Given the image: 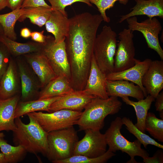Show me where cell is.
<instances>
[{
    "mask_svg": "<svg viewBox=\"0 0 163 163\" xmlns=\"http://www.w3.org/2000/svg\"><path fill=\"white\" fill-rule=\"evenodd\" d=\"M89 1L91 4H94L97 7L103 19V21L107 23H109L110 21V19L106 14V11L113 7L117 2L118 1L120 3L125 5L127 3L129 0H89Z\"/></svg>",
    "mask_w": 163,
    "mask_h": 163,
    "instance_id": "obj_33",
    "label": "cell"
},
{
    "mask_svg": "<svg viewBox=\"0 0 163 163\" xmlns=\"http://www.w3.org/2000/svg\"><path fill=\"white\" fill-rule=\"evenodd\" d=\"M45 25L46 31L53 35L55 43H58L65 41L69 27L68 16H64L59 11L52 9Z\"/></svg>",
    "mask_w": 163,
    "mask_h": 163,
    "instance_id": "obj_21",
    "label": "cell"
},
{
    "mask_svg": "<svg viewBox=\"0 0 163 163\" xmlns=\"http://www.w3.org/2000/svg\"><path fill=\"white\" fill-rule=\"evenodd\" d=\"M15 60L21 83L20 101H27L38 99L42 88L40 82L24 58L18 56Z\"/></svg>",
    "mask_w": 163,
    "mask_h": 163,
    "instance_id": "obj_11",
    "label": "cell"
},
{
    "mask_svg": "<svg viewBox=\"0 0 163 163\" xmlns=\"http://www.w3.org/2000/svg\"><path fill=\"white\" fill-rule=\"evenodd\" d=\"M69 20L65 42L71 70L77 73L87 72L91 68L97 32L103 19L100 14L85 12Z\"/></svg>",
    "mask_w": 163,
    "mask_h": 163,
    "instance_id": "obj_1",
    "label": "cell"
},
{
    "mask_svg": "<svg viewBox=\"0 0 163 163\" xmlns=\"http://www.w3.org/2000/svg\"><path fill=\"white\" fill-rule=\"evenodd\" d=\"M40 7H51V6L47 4L45 0H24L21 8H27Z\"/></svg>",
    "mask_w": 163,
    "mask_h": 163,
    "instance_id": "obj_36",
    "label": "cell"
},
{
    "mask_svg": "<svg viewBox=\"0 0 163 163\" xmlns=\"http://www.w3.org/2000/svg\"><path fill=\"white\" fill-rule=\"evenodd\" d=\"M95 97L85 93L83 90L75 91L61 96L50 105L48 113L66 109L82 111L86 105Z\"/></svg>",
    "mask_w": 163,
    "mask_h": 163,
    "instance_id": "obj_14",
    "label": "cell"
},
{
    "mask_svg": "<svg viewBox=\"0 0 163 163\" xmlns=\"http://www.w3.org/2000/svg\"><path fill=\"white\" fill-rule=\"evenodd\" d=\"M0 149L4 154L7 163H17L25 158L27 152L21 145L12 146L4 138H0Z\"/></svg>",
    "mask_w": 163,
    "mask_h": 163,
    "instance_id": "obj_28",
    "label": "cell"
},
{
    "mask_svg": "<svg viewBox=\"0 0 163 163\" xmlns=\"http://www.w3.org/2000/svg\"><path fill=\"white\" fill-rule=\"evenodd\" d=\"M142 83L147 94L155 98L163 88V60L152 61L142 78Z\"/></svg>",
    "mask_w": 163,
    "mask_h": 163,
    "instance_id": "obj_18",
    "label": "cell"
},
{
    "mask_svg": "<svg viewBox=\"0 0 163 163\" xmlns=\"http://www.w3.org/2000/svg\"><path fill=\"white\" fill-rule=\"evenodd\" d=\"M30 8H18L10 12L0 14V24L5 36L14 41L17 39L14 31L16 22L22 15L29 12Z\"/></svg>",
    "mask_w": 163,
    "mask_h": 163,
    "instance_id": "obj_27",
    "label": "cell"
},
{
    "mask_svg": "<svg viewBox=\"0 0 163 163\" xmlns=\"http://www.w3.org/2000/svg\"><path fill=\"white\" fill-rule=\"evenodd\" d=\"M49 1L51 4V6L53 10L60 11L63 15L68 16L65 11L66 7L71 5L74 3L79 2L85 3L89 6L91 7L92 4L89 0H46Z\"/></svg>",
    "mask_w": 163,
    "mask_h": 163,
    "instance_id": "obj_34",
    "label": "cell"
},
{
    "mask_svg": "<svg viewBox=\"0 0 163 163\" xmlns=\"http://www.w3.org/2000/svg\"><path fill=\"white\" fill-rule=\"evenodd\" d=\"M73 91L68 79L63 76H56L41 89L38 99L62 96Z\"/></svg>",
    "mask_w": 163,
    "mask_h": 163,
    "instance_id": "obj_23",
    "label": "cell"
},
{
    "mask_svg": "<svg viewBox=\"0 0 163 163\" xmlns=\"http://www.w3.org/2000/svg\"><path fill=\"white\" fill-rule=\"evenodd\" d=\"M0 163H7L4 154L0 152Z\"/></svg>",
    "mask_w": 163,
    "mask_h": 163,
    "instance_id": "obj_43",
    "label": "cell"
},
{
    "mask_svg": "<svg viewBox=\"0 0 163 163\" xmlns=\"http://www.w3.org/2000/svg\"><path fill=\"white\" fill-rule=\"evenodd\" d=\"M8 6V0H0V11L4 9Z\"/></svg>",
    "mask_w": 163,
    "mask_h": 163,
    "instance_id": "obj_42",
    "label": "cell"
},
{
    "mask_svg": "<svg viewBox=\"0 0 163 163\" xmlns=\"http://www.w3.org/2000/svg\"><path fill=\"white\" fill-rule=\"evenodd\" d=\"M21 94L10 98H0V132L14 131L16 128L14 114Z\"/></svg>",
    "mask_w": 163,
    "mask_h": 163,
    "instance_id": "obj_22",
    "label": "cell"
},
{
    "mask_svg": "<svg viewBox=\"0 0 163 163\" xmlns=\"http://www.w3.org/2000/svg\"><path fill=\"white\" fill-rule=\"evenodd\" d=\"M31 32L27 28L24 27L21 29L20 35L23 38L27 39L30 37Z\"/></svg>",
    "mask_w": 163,
    "mask_h": 163,
    "instance_id": "obj_41",
    "label": "cell"
},
{
    "mask_svg": "<svg viewBox=\"0 0 163 163\" xmlns=\"http://www.w3.org/2000/svg\"><path fill=\"white\" fill-rule=\"evenodd\" d=\"M27 115L29 122L25 124L20 117L15 119L16 129L13 131V142L15 145H21L27 152L46 157L48 152V133L30 113Z\"/></svg>",
    "mask_w": 163,
    "mask_h": 163,
    "instance_id": "obj_2",
    "label": "cell"
},
{
    "mask_svg": "<svg viewBox=\"0 0 163 163\" xmlns=\"http://www.w3.org/2000/svg\"><path fill=\"white\" fill-rule=\"evenodd\" d=\"M143 161L145 163H163V150L158 149L152 157L149 156L143 158Z\"/></svg>",
    "mask_w": 163,
    "mask_h": 163,
    "instance_id": "obj_37",
    "label": "cell"
},
{
    "mask_svg": "<svg viewBox=\"0 0 163 163\" xmlns=\"http://www.w3.org/2000/svg\"><path fill=\"white\" fill-rule=\"evenodd\" d=\"M24 0H8L7 7L12 11L20 8Z\"/></svg>",
    "mask_w": 163,
    "mask_h": 163,
    "instance_id": "obj_40",
    "label": "cell"
},
{
    "mask_svg": "<svg viewBox=\"0 0 163 163\" xmlns=\"http://www.w3.org/2000/svg\"><path fill=\"white\" fill-rule=\"evenodd\" d=\"M41 52L47 59L56 76H64L70 82L71 69L65 41L57 43L54 37L47 36Z\"/></svg>",
    "mask_w": 163,
    "mask_h": 163,
    "instance_id": "obj_8",
    "label": "cell"
},
{
    "mask_svg": "<svg viewBox=\"0 0 163 163\" xmlns=\"http://www.w3.org/2000/svg\"><path fill=\"white\" fill-rule=\"evenodd\" d=\"M5 136V134L2 133H0V138H4Z\"/></svg>",
    "mask_w": 163,
    "mask_h": 163,
    "instance_id": "obj_45",
    "label": "cell"
},
{
    "mask_svg": "<svg viewBox=\"0 0 163 163\" xmlns=\"http://www.w3.org/2000/svg\"><path fill=\"white\" fill-rule=\"evenodd\" d=\"M3 34V32L2 28L0 24V36L1 35Z\"/></svg>",
    "mask_w": 163,
    "mask_h": 163,
    "instance_id": "obj_44",
    "label": "cell"
},
{
    "mask_svg": "<svg viewBox=\"0 0 163 163\" xmlns=\"http://www.w3.org/2000/svg\"><path fill=\"white\" fill-rule=\"evenodd\" d=\"M11 55L5 46L0 43V80L8 67Z\"/></svg>",
    "mask_w": 163,
    "mask_h": 163,
    "instance_id": "obj_35",
    "label": "cell"
},
{
    "mask_svg": "<svg viewBox=\"0 0 163 163\" xmlns=\"http://www.w3.org/2000/svg\"><path fill=\"white\" fill-rule=\"evenodd\" d=\"M83 138L78 140L74 148V155H82L96 158L107 151V144L104 134L100 130L87 129L85 130Z\"/></svg>",
    "mask_w": 163,
    "mask_h": 163,
    "instance_id": "obj_12",
    "label": "cell"
},
{
    "mask_svg": "<svg viewBox=\"0 0 163 163\" xmlns=\"http://www.w3.org/2000/svg\"><path fill=\"white\" fill-rule=\"evenodd\" d=\"M121 98L126 104L133 107L137 121L135 125L141 131L145 133L146 117L148 111L150 109L152 103L155 101V98L149 94L148 95L145 99H141L138 101L131 100L128 97H123Z\"/></svg>",
    "mask_w": 163,
    "mask_h": 163,
    "instance_id": "obj_25",
    "label": "cell"
},
{
    "mask_svg": "<svg viewBox=\"0 0 163 163\" xmlns=\"http://www.w3.org/2000/svg\"><path fill=\"white\" fill-rule=\"evenodd\" d=\"M21 83L15 60L11 57L8 67L0 80V98L6 99L21 94Z\"/></svg>",
    "mask_w": 163,
    "mask_h": 163,
    "instance_id": "obj_15",
    "label": "cell"
},
{
    "mask_svg": "<svg viewBox=\"0 0 163 163\" xmlns=\"http://www.w3.org/2000/svg\"><path fill=\"white\" fill-rule=\"evenodd\" d=\"M117 37L116 33L110 26L105 25L94 41V56L99 68L106 75L113 71Z\"/></svg>",
    "mask_w": 163,
    "mask_h": 163,
    "instance_id": "obj_5",
    "label": "cell"
},
{
    "mask_svg": "<svg viewBox=\"0 0 163 163\" xmlns=\"http://www.w3.org/2000/svg\"><path fill=\"white\" fill-rule=\"evenodd\" d=\"M48 152L46 157L52 163L74 155L75 146L78 140L73 126L48 133Z\"/></svg>",
    "mask_w": 163,
    "mask_h": 163,
    "instance_id": "obj_6",
    "label": "cell"
},
{
    "mask_svg": "<svg viewBox=\"0 0 163 163\" xmlns=\"http://www.w3.org/2000/svg\"><path fill=\"white\" fill-rule=\"evenodd\" d=\"M122 105L117 97L110 96L106 99L93 98L85 106L76 123L79 130L100 131L104 126L105 117L118 113Z\"/></svg>",
    "mask_w": 163,
    "mask_h": 163,
    "instance_id": "obj_3",
    "label": "cell"
},
{
    "mask_svg": "<svg viewBox=\"0 0 163 163\" xmlns=\"http://www.w3.org/2000/svg\"><path fill=\"white\" fill-rule=\"evenodd\" d=\"M61 96L27 101H19L16 108L15 119L34 112L46 111L48 112L51 104Z\"/></svg>",
    "mask_w": 163,
    "mask_h": 163,
    "instance_id": "obj_26",
    "label": "cell"
},
{
    "mask_svg": "<svg viewBox=\"0 0 163 163\" xmlns=\"http://www.w3.org/2000/svg\"><path fill=\"white\" fill-rule=\"evenodd\" d=\"M0 43L5 46L11 55L17 57L40 52L43 46V43L35 41L24 43L18 42L7 37L3 34L0 36Z\"/></svg>",
    "mask_w": 163,
    "mask_h": 163,
    "instance_id": "obj_24",
    "label": "cell"
},
{
    "mask_svg": "<svg viewBox=\"0 0 163 163\" xmlns=\"http://www.w3.org/2000/svg\"><path fill=\"white\" fill-rule=\"evenodd\" d=\"M122 120L127 130L136 138L145 148H146L148 145H151L163 149V145L138 129L129 118L124 117L122 118Z\"/></svg>",
    "mask_w": 163,
    "mask_h": 163,
    "instance_id": "obj_31",
    "label": "cell"
},
{
    "mask_svg": "<svg viewBox=\"0 0 163 163\" xmlns=\"http://www.w3.org/2000/svg\"><path fill=\"white\" fill-rule=\"evenodd\" d=\"M145 131L154 138L163 142V120L157 118L152 112L147 113L145 123Z\"/></svg>",
    "mask_w": 163,
    "mask_h": 163,
    "instance_id": "obj_30",
    "label": "cell"
},
{
    "mask_svg": "<svg viewBox=\"0 0 163 163\" xmlns=\"http://www.w3.org/2000/svg\"><path fill=\"white\" fill-rule=\"evenodd\" d=\"M30 8L29 11L21 16L18 20L22 21L28 18L31 23L39 27L45 25L52 10L51 7H40Z\"/></svg>",
    "mask_w": 163,
    "mask_h": 163,
    "instance_id": "obj_29",
    "label": "cell"
},
{
    "mask_svg": "<svg viewBox=\"0 0 163 163\" xmlns=\"http://www.w3.org/2000/svg\"><path fill=\"white\" fill-rule=\"evenodd\" d=\"M152 61L150 59L143 61L135 59V64L133 66L121 71L111 72L106 75V79L109 81L123 80L132 82L141 88L146 97L148 94L142 84V79Z\"/></svg>",
    "mask_w": 163,
    "mask_h": 163,
    "instance_id": "obj_13",
    "label": "cell"
},
{
    "mask_svg": "<svg viewBox=\"0 0 163 163\" xmlns=\"http://www.w3.org/2000/svg\"><path fill=\"white\" fill-rule=\"evenodd\" d=\"M106 88L109 97H130L138 101L144 99L145 97L143 92L139 86L135 85L134 83L127 80H107Z\"/></svg>",
    "mask_w": 163,
    "mask_h": 163,
    "instance_id": "obj_20",
    "label": "cell"
},
{
    "mask_svg": "<svg viewBox=\"0 0 163 163\" xmlns=\"http://www.w3.org/2000/svg\"><path fill=\"white\" fill-rule=\"evenodd\" d=\"M116 155L109 150L102 155L92 158L82 155H73L63 160L57 161L53 163H104Z\"/></svg>",
    "mask_w": 163,
    "mask_h": 163,
    "instance_id": "obj_32",
    "label": "cell"
},
{
    "mask_svg": "<svg viewBox=\"0 0 163 163\" xmlns=\"http://www.w3.org/2000/svg\"><path fill=\"white\" fill-rule=\"evenodd\" d=\"M155 99L156 110L159 112L161 119L163 120V91L159 93Z\"/></svg>",
    "mask_w": 163,
    "mask_h": 163,
    "instance_id": "obj_38",
    "label": "cell"
},
{
    "mask_svg": "<svg viewBox=\"0 0 163 163\" xmlns=\"http://www.w3.org/2000/svg\"><path fill=\"white\" fill-rule=\"evenodd\" d=\"M136 5L130 11L120 16L119 23H121L129 18L139 15H145L151 18L158 17L163 18V0H135Z\"/></svg>",
    "mask_w": 163,
    "mask_h": 163,
    "instance_id": "obj_19",
    "label": "cell"
},
{
    "mask_svg": "<svg viewBox=\"0 0 163 163\" xmlns=\"http://www.w3.org/2000/svg\"><path fill=\"white\" fill-rule=\"evenodd\" d=\"M106 75L99 68L94 55L90 70L83 91L86 94L103 99L108 96L106 88Z\"/></svg>",
    "mask_w": 163,
    "mask_h": 163,
    "instance_id": "obj_17",
    "label": "cell"
},
{
    "mask_svg": "<svg viewBox=\"0 0 163 163\" xmlns=\"http://www.w3.org/2000/svg\"><path fill=\"white\" fill-rule=\"evenodd\" d=\"M23 56L38 77L42 88L56 77L47 59L41 51Z\"/></svg>",
    "mask_w": 163,
    "mask_h": 163,
    "instance_id": "obj_16",
    "label": "cell"
},
{
    "mask_svg": "<svg viewBox=\"0 0 163 163\" xmlns=\"http://www.w3.org/2000/svg\"><path fill=\"white\" fill-rule=\"evenodd\" d=\"M44 30L41 32L34 31L32 32L30 37L31 39L36 42L41 43H44L46 40V36L43 34Z\"/></svg>",
    "mask_w": 163,
    "mask_h": 163,
    "instance_id": "obj_39",
    "label": "cell"
},
{
    "mask_svg": "<svg viewBox=\"0 0 163 163\" xmlns=\"http://www.w3.org/2000/svg\"><path fill=\"white\" fill-rule=\"evenodd\" d=\"M133 31L124 29L118 34V43L114 59L113 72H119L133 66L135 64V49Z\"/></svg>",
    "mask_w": 163,
    "mask_h": 163,
    "instance_id": "obj_10",
    "label": "cell"
},
{
    "mask_svg": "<svg viewBox=\"0 0 163 163\" xmlns=\"http://www.w3.org/2000/svg\"><path fill=\"white\" fill-rule=\"evenodd\" d=\"M82 111L62 109L50 113L41 111L30 113L47 133L73 126L79 118Z\"/></svg>",
    "mask_w": 163,
    "mask_h": 163,
    "instance_id": "obj_7",
    "label": "cell"
},
{
    "mask_svg": "<svg viewBox=\"0 0 163 163\" xmlns=\"http://www.w3.org/2000/svg\"><path fill=\"white\" fill-rule=\"evenodd\" d=\"M123 125L122 118L117 117L111 123L110 125L104 133L109 150L113 153L120 150L129 155L130 159L126 163H137L134 158L139 156L143 159L149 156L148 152L141 148L142 144L137 139L133 142L129 141L121 134V129Z\"/></svg>",
    "mask_w": 163,
    "mask_h": 163,
    "instance_id": "obj_4",
    "label": "cell"
},
{
    "mask_svg": "<svg viewBox=\"0 0 163 163\" xmlns=\"http://www.w3.org/2000/svg\"><path fill=\"white\" fill-rule=\"evenodd\" d=\"M128 28L133 31L141 32L144 37L148 47L155 51L161 60H163V50L159 41L158 35L162 30L160 22L155 17L149 18L139 22L136 16L127 19Z\"/></svg>",
    "mask_w": 163,
    "mask_h": 163,
    "instance_id": "obj_9",
    "label": "cell"
}]
</instances>
